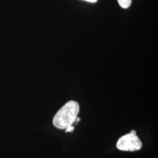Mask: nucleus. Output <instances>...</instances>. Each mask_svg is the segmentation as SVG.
Here are the masks:
<instances>
[{
    "label": "nucleus",
    "instance_id": "1",
    "mask_svg": "<svg viewBox=\"0 0 158 158\" xmlns=\"http://www.w3.org/2000/svg\"><path fill=\"white\" fill-rule=\"evenodd\" d=\"M79 110L77 102L69 101L57 112L53 119V124L58 129H66L76 121Z\"/></svg>",
    "mask_w": 158,
    "mask_h": 158
},
{
    "label": "nucleus",
    "instance_id": "2",
    "mask_svg": "<svg viewBox=\"0 0 158 158\" xmlns=\"http://www.w3.org/2000/svg\"><path fill=\"white\" fill-rule=\"evenodd\" d=\"M116 147L120 151L134 152L141 149L142 143L136 134L130 133L121 137Z\"/></svg>",
    "mask_w": 158,
    "mask_h": 158
},
{
    "label": "nucleus",
    "instance_id": "3",
    "mask_svg": "<svg viewBox=\"0 0 158 158\" xmlns=\"http://www.w3.org/2000/svg\"><path fill=\"white\" fill-rule=\"evenodd\" d=\"M117 1H118L119 5L125 9L128 8L132 2V0H117Z\"/></svg>",
    "mask_w": 158,
    "mask_h": 158
},
{
    "label": "nucleus",
    "instance_id": "4",
    "mask_svg": "<svg viewBox=\"0 0 158 158\" xmlns=\"http://www.w3.org/2000/svg\"><path fill=\"white\" fill-rule=\"evenodd\" d=\"M74 128V127L73 126H72V125H70V126H69V127H68L66 129H65L66 130V132H73V131Z\"/></svg>",
    "mask_w": 158,
    "mask_h": 158
},
{
    "label": "nucleus",
    "instance_id": "5",
    "mask_svg": "<svg viewBox=\"0 0 158 158\" xmlns=\"http://www.w3.org/2000/svg\"><path fill=\"white\" fill-rule=\"evenodd\" d=\"M83 1H87L89 2H96L97 1V0H83Z\"/></svg>",
    "mask_w": 158,
    "mask_h": 158
},
{
    "label": "nucleus",
    "instance_id": "6",
    "mask_svg": "<svg viewBox=\"0 0 158 158\" xmlns=\"http://www.w3.org/2000/svg\"><path fill=\"white\" fill-rule=\"evenodd\" d=\"M130 133H132V134H136V132L135 131V130H132L131 131V132Z\"/></svg>",
    "mask_w": 158,
    "mask_h": 158
}]
</instances>
